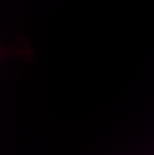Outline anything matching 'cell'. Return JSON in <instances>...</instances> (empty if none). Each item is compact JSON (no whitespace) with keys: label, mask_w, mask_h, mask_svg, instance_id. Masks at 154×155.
<instances>
[]
</instances>
